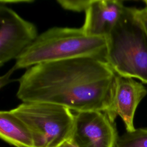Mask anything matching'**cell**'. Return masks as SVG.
Returning <instances> with one entry per match:
<instances>
[{"instance_id": "obj_2", "label": "cell", "mask_w": 147, "mask_h": 147, "mask_svg": "<svg viewBox=\"0 0 147 147\" xmlns=\"http://www.w3.org/2000/svg\"><path fill=\"white\" fill-rule=\"evenodd\" d=\"M106 38L90 36L82 28L53 27L39 34L16 59L15 70L78 57L106 60Z\"/></svg>"}, {"instance_id": "obj_14", "label": "cell", "mask_w": 147, "mask_h": 147, "mask_svg": "<svg viewBox=\"0 0 147 147\" xmlns=\"http://www.w3.org/2000/svg\"><path fill=\"white\" fill-rule=\"evenodd\" d=\"M57 147H79L72 140L69 138L63 142Z\"/></svg>"}, {"instance_id": "obj_12", "label": "cell", "mask_w": 147, "mask_h": 147, "mask_svg": "<svg viewBox=\"0 0 147 147\" xmlns=\"http://www.w3.org/2000/svg\"><path fill=\"white\" fill-rule=\"evenodd\" d=\"M136 14L147 34V7L136 8Z\"/></svg>"}, {"instance_id": "obj_11", "label": "cell", "mask_w": 147, "mask_h": 147, "mask_svg": "<svg viewBox=\"0 0 147 147\" xmlns=\"http://www.w3.org/2000/svg\"><path fill=\"white\" fill-rule=\"evenodd\" d=\"M92 0H58L57 2L65 10L75 12H84Z\"/></svg>"}, {"instance_id": "obj_9", "label": "cell", "mask_w": 147, "mask_h": 147, "mask_svg": "<svg viewBox=\"0 0 147 147\" xmlns=\"http://www.w3.org/2000/svg\"><path fill=\"white\" fill-rule=\"evenodd\" d=\"M0 137L3 141L16 147H34L30 130L11 110L0 112Z\"/></svg>"}, {"instance_id": "obj_8", "label": "cell", "mask_w": 147, "mask_h": 147, "mask_svg": "<svg viewBox=\"0 0 147 147\" xmlns=\"http://www.w3.org/2000/svg\"><path fill=\"white\" fill-rule=\"evenodd\" d=\"M125 6L119 0H92L81 27L90 36L106 38L119 21Z\"/></svg>"}, {"instance_id": "obj_3", "label": "cell", "mask_w": 147, "mask_h": 147, "mask_svg": "<svg viewBox=\"0 0 147 147\" xmlns=\"http://www.w3.org/2000/svg\"><path fill=\"white\" fill-rule=\"evenodd\" d=\"M106 40V60L115 72L147 84V34L136 7H125Z\"/></svg>"}, {"instance_id": "obj_4", "label": "cell", "mask_w": 147, "mask_h": 147, "mask_svg": "<svg viewBox=\"0 0 147 147\" xmlns=\"http://www.w3.org/2000/svg\"><path fill=\"white\" fill-rule=\"evenodd\" d=\"M30 130L34 147H57L71 138L75 115L61 106L42 102H22L10 110Z\"/></svg>"}, {"instance_id": "obj_6", "label": "cell", "mask_w": 147, "mask_h": 147, "mask_svg": "<svg viewBox=\"0 0 147 147\" xmlns=\"http://www.w3.org/2000/svg\"><path fill=\"white\" fill-rule=\"evenodd\" d=\"M71 140L79 147H115L118 138L115 122L99 111L78 112Z\"/></svg>"}, {"instance_id": "obj_15", "label": "cell", "mask_w": 147, "mask_h": 147, "mask_svg": "<svg viewBox=\"0 0 147 147\" xmlns=\"http://www.w3.org/2000/svg\"><path fill=\"white\" fill-rule=\"evenodd\" d=\"M144 2V3L145 4V5H146V6L147 7V0H144V1H143Z\"/></svg>"}, {"instance_id": "obj_10", "label": "cell", "mask_w": 147, "mask_h": 147, "mask_svg": "<svg viewBox=\"0 0 147 147\" xmlns=\"http://www.w3.org/2000/svg\"><path fill=\"white\" fill-rule=\"evenodd\" d=\"M115 147H147V128L126 131L118 137Z\"/></svg>"}, {"instance_id": "obj_7", "label": "cell", "mask_w": 147, "mask_h": 147, "mask_svg": "<svg viewBox=\"0 0 147 147\" xmlns=\"http://www.w3.org/2000/svg\"><path fill=\"white\" fill-rule=\"evenodd\" d=\"M147 95V88L142 82L135 79L117 75L113 110L117 118L122 119L126 131H133L134 117L137 108Z\"/></svg>"}, {"instance_id": "obj_1", "label": "cell", "mask_w": 147, "mask_h": 147, "mask_svg": "<svg viewBox=\"0 0 147 147\" xmlns=\"http://www.w3.org/2000/svg\"><path fill=\"white\" fill-rule=\"evenodd\" d=\"M117 74L104 60L78 57L39 64L18 79L22 102L63 106L76 113L99 111L115 122L113 106Z\"/></svg>"}, {"instance_id": "obj_13", "label": "cell", "mask_w": 147, "mask_h": 147, "mask_svg": "<svg viewBox=\"0 0 147 147\" xmlns=\"http://www.w3.org/2000/svg\"><path fill=\"white\" fill-rule=\"evenodd\" d=\"M15 69L13 67H12L6 74L2 76L0 78V83H1V88H2L4 86H5L6 84H7L9 82V78L13 73V71H14Z\"/></svg>"}, {"instance_id": "obj_5", "label": "cell", "mask_w": 147, "mask_h": 147, "mask_svg": "<svg viewBox=\"0 0 147 147\" xmlns=\"http://www.w3.org/2000/svg\"><path fill=\"white\" fill-rule=\"evenodd\" d=\"M36 26L0 5V67L17 57L38 37Z\"/></svg>"}]
</instances>
